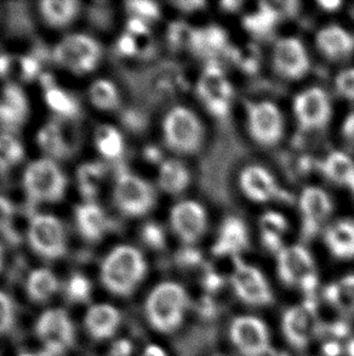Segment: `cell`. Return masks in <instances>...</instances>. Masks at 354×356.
Here are the masks:
<instances>
[{
    "instance_id": "ffe728a7",
    "label": "cell",
    "mask_w": 354,
    "mask_h": 356,
    "mask_svg": "<svg viewBox=\"0 0 354 356\" xmlns=\"http://www.w3.org/2000/svg\"><path fill=\"white\" fill-rule=\"evenodd\" d=\"M317 48L331 61H344L354 53V37L347 29L330 24L317 33Z\"/></svg>"
},
{
    "instance_id": "484cf974",
    "label": "cell",
    "mask_w": 354,
    "mask_h": 356,
    "mask_svg": "<svg viewBox=\"0 0 354 356\" xmlns=\"http://www.w3.org/2000/svg\"><path fill=\"white\" fill-rule=\"evenodd\" d=\"M60 289V281L48 269L33 270L26 282V291L31 300L45 303L53 298Z\"/></svg>"
},
{
    "instance_id": "c3c4849f",
    "label": "cell",
    "mask_w": 354,
    "mask_h": 356,
    "mask_svg": "<svg viewBox=\"0 0 354 356\" xmlns=\"http://www.w3.org/2000/svg\"><path fill=\"white\" fill-rule=\"evenodd\" d=\"M24 72L28 77H33L34 74L38 71V65L34 61L33 58H24L22 63Z\"/></svg>"
},
{
    "instance_id": "7402d4cb",
    "label": "cell",
    "mask_w": 354,
    "mask_h": 356,
    "mask_svg": "<svg viewBox=\"0 0 354 356\" xmlns=\"http://www.w3.org/2000/svg\"><path fill=\"white\" fill-rule=\"evenodd\" d=\"M249 245V234L244 222L239 218L230 217L221 224L219 235L212 247L214 254L219 257L237 255Z\"/></svg>"
},
{
    "instance_id": "f35d334b",
    "label": "cell",
    "mask_w": 354,
    "mask_h": 356,
    "mask_svg": "<svg viewBox=\"0 0 354 356\" xmlns=\"http://www.w3.org/2000/svg\"><path fill=\"white\" fill-rule=\"evenodd\" d=\"M103 167L101 164H84L81 167L78 172V179H79V185L82 188V191L87 197H94L95 196L99 183L103 177Z\"/></svg>"
},
{
    "instance_id": "ba28073f",
    "label": "cell",
    "mask_w": 354,
    "mask_h": 356,
    "mask_svg": "<svg viewBox=\"0 0 354 356\" xmlns=\"http://www.w3.org/2000/svg\"><path fill=\"white\" fill-rule=\"evenodd\" d=\"M115 202L126 216L141 217L154 207L155 191L144 179L133 174H120L115 183Z\"/></svg>"
},
{
    "instance_id": "d6a6232c",
    "label": "cell",
    "mask_w": 354,
    "mask_h": 356,
    "mask_svg": "<svg viewBox=\"0 0 354 356\" xmlns=\"http://www.w3.org/2000/svg\"><path fill=\"white\" fill-rule=\"evenodd\" d=\"M96 145L102 156L107 159H118L124 151V140L119 131L112 127H101L96 134Z\"/></svg>"
},
{
    "instance_id": "cb8c5ba5",
    "label": "cell",
    "mask_w": 354,
    "mask_h": 356,
    "mask_svg": "<svg viewBox=\"0 0 354 356\" xmlns=\"http://www.w3.org/2000/svg\"><path fill=\"white\" fill-rule=\"evenodd\" d=\"M76 218L79 232L89 241L100 240L108 227L106 213L95 203L79 206L76 212Z\"/></svg>"
},
{
    "instance_id": "681fc988",
    "label": "cell",
    "mask_w": 354,
    "mask_h": 356,
    "mask_svg": "<svg viewBox=\"0 0 354 356\" xmlns=\"http://www.w3.org/2000/svg\"><path fill=\"white\" fill-rule=\"evenodd\" d=\"M323 352L326 356H339L341 353V347L337 342L326 343L323 348Z\"/></svg>"
},
{
    "instance_id": "4316f807",
    "label": "cell",
    "mask_w": 354,
    "mask_h": 356,
    "mask_svg": "<svg viewBox=\"0 0 354 356\" xmlns=\"http://www.w3.org/2000/svg\"><path fill=\"white\" fill-rule=\"evenodd\" d=\"M321 169L324 177L337 185L350 186L354 180V161L345 152L334 151L328 154Z\"/></svg>"
},
{
    "instance_id": "7bdbcfd3",
    "label": "cell",
    "mask_w": 354,
    "mask_h": 356,
    "mask_svg": "<svg viewBox=\"0 0 354 356\" xmlns=\"http://www.w3.org/2000/svg\"><path fill=\"white\" fill-rule=\"evenodd\" d=\"M126 6L130 13L135 15V17L142 21L157 19L159 16L158 5L152 1H130Z\"/></svg>"
},
{
    "instance_id": "ee69618b",
    "label": "cell",
    "mask_w": 354,
    "mask_h": 356,
    "mask_svg": "<svg viewBox=\"0 0 354 356\" xmlns=\"http://www.w3.org/2000/svg\"><path fill=\"white\" fill-rule=\"evenodd\" d=\"M142 237L146 241V243L153 248H163L165 245V235H164L163 229L154 222H149L144 227Z\"/></svg>"
},
{
    "instance_id": "44dd1931",
    "label": "cell",
    "mask_w": 354,
    "mask_h": 356,
    "mask_svg": "<svg viewBox=\"0 0 354 356\" xmlns=\"http://www.w3.org/2000/svg\"><path fill=\"white\" fill-rule=\"evenodd\" d=\"M121 315L119 310L110 304H96L87 312L84 325L90 337L96 341H106L113 337L119 330Z\"/></svg>"
},
{
    "instance_id": "5b68a950",
    "label": "cell",
    "mask_w": 354,
    "mask_h": 356,
    "mask_svg": "<svg viewBox=\"0 0 354 356\" xmlns=\"http://www.w3.org/2000/svg\"><path fill=\"white\" fill-rule=\"evenodd\" d=\"M277 271L284 284L300 287L305 293L316 291V264L302 245H287L277 253Z\"/></svg>"
},
{
    "instance_id": "d6986e66",
    "label": "cell",
    "mask_w": 354,
    "mask_h": 356,
    "mask_svg": "<svg viewBox=\"0 0 354 356\" xmlns=\"http://www.w3.org/2000/svg\"><path fill=\"white\" fill-rule=\"evenodd\" d=\"M239 185L245 196L255 202H268L279 195V186L272 173L256 164L240 173Z\"/></svg>"
},
{
    "instance_id": "836d02e7",
    "label": "cell",
    "mask_w": 354,
    "mask_h": 356,
    "mask_svg": "<svg viewBox=\"0 0 354 356\" xmlns=\"http://www.w3.org/2000/svg\"><path fill=\"white\" fill-rule=\"evenodd\" d=\"M91 102L100 110H115L119 106V94L113 83L97 81L90 88Z\"/></svg>"
},
{
    "instance_id": "83f0119b",
    "label": "cell",
    "mask_w": 354,
    "mask_h": 356,
    "mask_svg": "<svg viewBox=\"0 0 354 356\" xmlns=\"http://www.w3.org/2000/svg\"><path fill=\"white\" fill-rule=\"evenodd\" d=\"M81 9L78 1L71 0H48L40 3V11L44 19L53 27H66L72 24Z\"/></svg>"
},
{
    "instance_id": "52a82bcc",
    "label": "cell",
    "mask_w": 354,
    "mask_h": 356,
    "mask_svg": "<svg viewBox=\"0 0 354 356\" xmlns=\"http://www.w3.org/2000/svg\"><path fill=\"white\" fill-rule=\"evenodd\" d=\"M101 56L100 44L84 34L69 35L53 50V58L58 65L79 74L94 71L100 63Z\"/></svg>"
},
{
    "instance_id": "5bb4252c",
    "label": "cell",
    "mask_w": 354,
    "mask_h": 356,
    "mask_svg": "<svg viewBox=\"0 0 354 356\" xmlns=\"http://www.w3.org/2000/svg\"><path fill=\"white\" fill-rule=\"evenodd\" d=\"M301 213L302 234L312 237L321 232L334 212L330 195L323 188L310 186L302 191L298 200Z\"/></svg>"
},
{
    "instance_id": "f6af8a7d",
    "label": "cell",
    "mask_w": 354,
    "mask_h": 356,
    "mask_svg": "<svg viewBox=\"0 0 354 356\" xmlns=\"http://www.w3.org/2000/svg\"><path fill=\"white\" fill-rule=\"evenodd\" d=\"M14 217L12 204L5 197L0 196V230L6 232Z\"/></svg>"
},
{
    "instance_id": "2e32d148",
    "label": "cell",
    "mask_w": 354,
    "mask_h": 356,
    "mask_svg": "<svg viewBox=\"0 0 354 356\" xmlns=\"http://www.w3.org/2000/svg\"><path fill=\"white\" fill-rule=\"evenodd\" d=\"M273 66L282 77L301 79L311 67L310 55L298 38L287 37L278 40L273 49Z\"/></svg>"
},
{
    "instance_id": "11a10c76",
    "label": "cell",
    "mask_w": 354,
    "mask_h": 356,
    "mask_svg": "<svg viewBox=\"0 0 354 356\" xmlns=\"http://www.w3.org/2000/svg\"><path fill=\"white\" fill-rule=\"evenodd\" d=\"M19 356H50L47 352L42 353H24Z\"/></svg>"
},
{
    "instance_id": "603a6c76",
    "label": "cell",
    "mask_w": 354,
    "mask_h": 356,
    "mask_svg": "<svg viewBox=\"0 0 354 356\" xmlns=\"http://www.w3.org/2000/svg\"><path fill=\"white\" fill-rule=\"evenodd\" d=\"M326 247L337 259L354 258V222L341 219L326 227L324 232Z\"/></svg>"
},
{
    "instance_id": "e0dca14e",
    "label": "cell",
    "mask_w": 354,
    "mask_h": 356,
    "mask_svg": "<svg viewBox=\"0 0 354 356\" xmlns=\"http://www.w3.org/2000/svg\"><path fill=\"white\" fill-rule=\"evenodd\" d=\"M282 330L287 342L296 349H305L318 332L316 308L312 302L285 310Z\"/></svg>"
},
{
    "instance_id": "9f6ffc18",
    "label": "cell",
    "mask_w": 354,
    "mask_h": 356,
    "mask_svg": "<svg viewBox=\"0 0 354 356\" xmlns=\"http://www.w3.org/2000/svg\"><path fill=\"white\" fill-rule=\"evenodd\" d=\"M3 265H4V250H3V247L0 245V270L3 268Z\"/></svg>"
},
{
    "instance_id": "30bf717a",
    "label": "cell",
    "mask_w": 354,
    "mask_h": 356,
    "mask_svg": "<svg viewBox=\"0 0 354 356\" xmlns=\"http://www.w3.org/2000/svg\"><path fill=\"white\" fill-rule=\"evenodd\" d=\"M248 130L255 143L271 147L284 135V118L279 107L269 102H255L248 106Z\"/></svg>"
},
{
    "instance_id": "bcb514c9",
    "label": "cell",
    "mask_w": 354,
    "mask_h": 356,
    "mask_svg": "<svg viewBox=\"0 0 354 356\" xmlns=\"http://www.w3.org/2000/svg\"><path fill=\"white\" fill-rule=\"evenodd\" d=\"M118 49H119L120 54L123 55H134L136 53V42L133 38L131 34H126L124 37H121L118 43Z\"/></svg>"
},
{
    "instance_id": "e575fe53",
    "label": "cell",
    "mask_w": 354,
    "mask_h": 356,
    "mask_svg": "<svg viewBox=\"0 0 354 356\" xmlns=\"http://www.w3.org/2000/svg\"><path fill=\"white\" fill-rule=\"evenodd\" d=\"M191 42L198 51L215 53L225 45V32L217 27H209L192 34Z\"/></svg>"
},
{
    "instance_id": "60d3db41",
    "label": "cell",
    "mask_w": 354,
    "mask_h": 356,
    "mask_svg": "<svg viewBox=\"0 0 354 356\" xmlns=\"http://www.w3.org/2000/svg\"><path fill=\"white\" fill-rule=\"evenodd\" d=\"M16 321V308L9 294L0 291V336L11 331Z\"/></svg>"
},
{
    "instance_id": "74e56055",
    "label": "cell",
    "mask_w": 354,
    "mask_h": 356,
    "mask_svg": "<svg viewBox=\"0 0 354 356\" xmlns=\"http://www.w3.org/2000/svg\"><path fill=\"white\" fill-rule=\"evenodd\" d=\"M24 157V149L17 140L10 135H0V172L15 167Z\"/></svg>"
},
{
    "instance_id": "7c38bea8",
    "label": "cell",
    "mask_w": 354,
    "mask_h": 356,
    "mask_svg": "<svg viewBox=\"0 0 354 356\" xmlns=\"http://www.w3.org/2000/svg\"><path fill=\"white\" fill-rule=\"evenodd\" d=\"M230 338L243 356H264L271 352L269 332L261 318H235L230 323Z\"/></svg>"
},
{
    "instance_id": "4fadbf2b",
    "label": "cell",
    "mask_w": 354,
    "mask_h": 356,
    "mask_svg": "<svg viewBox=\"0 0 354 356\" xmlns=\"http://www.w3.org/2000/svg\"><path fill=\"white\" fill-rule=\"evenodd\" d=\"M292 107L297 123L305 130L324 128L331 118L330 99L321 88H310L297 94Z\"/></svg>"
},
{
    "instance_id": "9c48e42d",
    "label": "cell",
    "mask_w": 354,
    "mask_h": 356,
    "mask_svg": "<svg viewBox=\"0 0 354 356\" xmlns=\"http://www.w3.org/2000/svg\"><path fill=\"white\" fill-rule=\"evenodd\" d=\"M29 245L45 259L61 258L67 252V238L62 224L51 216H37L31 222Z\"/></svg>"
},
{
    "instance_id": "b9f144b4",
    "label": "cell",
    "mask_w": 354,
    "mask_h": 356,
    "mask_svg": "<svg viewBox=\"0 0 354 356\" xmlns=\"http://www.w3.org/2000/svg\"><path fill=\"white\" fill-rule=\"evenodd\" d=\"M335 88L339 95L354 102V68L344 70L336 76Z\"/></svg>"
},
{
    "instance_id": "1f68e13d",
    "label": "cell",
    "mask_w": 354,
    "mask_h": 356,
    "mask_svg": "<svg viewBox=\"0 0 354 356\" xmlns=\"http://www.w3.org/2000/svg\"><path fill=\"white\" fill-rule=\"evenodd\" d=\"M326 299L344 313L354 312V275H348L326 289Z\"/></svg>"
},
{
    "instance_id": "7a4b0ae2",
    "label": "cell",
    "mask_w": 354,
    "mask_h": 356,
    "mask_svg": "<svg viewBox=\"0 0 354 356\" xmlns=\"http://www.w3.org/2000/svg\"><path fill=\"white\" fill-rule=\"evenodd\" d=\"M188 305V294L181 284L164 282L149 293L144 303V313L157 332L173 333L183 323Z\"/></svg>"
},
{
    "instance_id": "db71d44e",
    "label": "cell",
    "mask_w": 354,
    "mask_h": 356,
    "mask_svg": "<svg viewBox=\"0 0 354 356\" xmlns=\"http://www.w3.org/2000/svg\"><path fill=\"white\" fill-rule=\"evenodd\" d=\"M347 354L348 356H354V339L347 344Z\"/></svg>"
},
{
    "instance_id": "6da1fadb",
    "label": "cell",
    "mask_w": 354,
    "mask_h": 356,
    "mask_svg": "<svg viewBox=\"0 0 354 356\" xmlns=\"http://www.w3.org/2000/svg\"><path fill=\"white\" fill-rule=\"evenodd\" d=\"M146 274L147 264L144 255L130 245H120L112 250L101 268L102 284L118 297L134 293Z\"/></svg>"
},
{
    "instance_id": "f546056e",
    "label": "cell",
    "mask_w": 354,
    "mask_h": 356,
    "mask_svg": "<svg viewBox=\"0 0 354 356\" xmlns=\"http://www.w3.org/2000/svg\"><path fill=\"white\" fill-rule=\"evenodd\" d=\"M261 237L268 250L278 253L284 248L283 237L287 232V222L280 213L268 212L260 222Z\"/></svg>"
},
{
    "instance_id": "f1b7e54d",
    "label": "cell",
    "mask_w": 354,
    "mask_h": 356,
    "mask_svg": "<svg viewBox=\"0 0 354 356\" xmlns=\"http://www.w3.org/2000/svg\"><path fill=\"white\" fill-rule=\"evenodd\" d=\"M27 113V102L19 88L9 86L5 88L3 100L0 102V120L8 125L22 123Z\"/></svg>"
},
{
    "instance_id": "f907efd6",
    "label": "cell",
    "mask_w": 354,
    "mask_h": 356,
    "mask_svg": "<svg viewBox=\"0 0 354 356\" xmlns=\"http://www.w3.org/2000/svg\"><path fill=\"white\" fill-rule=\"evenodd\" d=\"M141 356H168V354L165 353L163 348L158 346H149L144 349Z\"/></svg>"
},
{
    "instance_id": "9a60e30c",
    "label": "cell",
    "mask_w": 354,
    "mask_h": 356,
    "mask_svg": "<svg viewBox=\"0 0 354 356\" xmlns=\"http://www.w3.org/2000/svg\"><path fill=\"white\" fill-rule=\"evenodd\" d=\"M196 92L206 108L216 117H225L230 111L233 89L224 72L209 66L199 78Z\"/></svg>"
},
{
    "instance_id": "8992f818",
    "label": "cell",
    "mask_w": 354,
    "mask_h": 356,
    "mask_svg": "<svg viewBox=\"0 0 354 356\" xmlns=\"http://www.w3.org/2000/svg\"><path fill=\"white\" fill-rule=\"evenodd\" d=\"M35 334L50 356L62 355L76 342V330L62 309H49L35 323Z\"/></svg>"
},
{
    "instance_id": "f5cc1de1",
    "label": "cell",
    "mask_w": 354,
    "mask_h": 356,
    "mask_svg": "<svg viewBox=\"0 0 354 356\" xmlns=\"http://www.w3.org/2000/svg\"><path fill=\"white\" fill-rule=\"evenodd\" d=\"M319 5H321L323 9L332 11V10H336L339 6H341V3L340 1H321Z\"/></svg>"
},
{
    "instance_id": "816d5d0a",
    "label": "cell",
    "mask_w": 354,
    "mask_h": 356,
    "mask_svg": "<svg viewBox=\"0 0 354 356\" xmlns=\"http://www.w3.org/2000/svg\"><path fill=\"white\" fill-rule=\"evenodd\" d=\"M330 332L335 334L336 337H344L348 333V327L346 326L345 323H336L331 326Z\"/></svg>"
},
{
    "instance_id": "4dcf8cb0",
    "label": "cell",
    "mask_w": 354,
    "mask_h": 356,
    "mask_svg": "<svg viewBox=\"0 0 354 356\" xmlns=\"http://www.w3.org/2000/svg\"><path fill=\"white\" fill-rule=\"evenodd\" d=\"M39 144L42 149L53 157H66L72 152V145L68 143L67 134L62 125L50 123L39 133Z\"/></svg>"
},
{
    "instance_id": "d590c367",
    "label": "cell",
    "mask_w": 354,
    "mask_h": 356,
    "mask_svg": "<svg viewBox=\"0 0 354 356\" xmlns=\"http://www.w3.org/2000/svg\"><path fill=\"white\" fill-rule=\"evenodd\" d=\"M45 100L48 102L50 108L58 113L60 116L72 118L79 113L78 102L69 94L58 88H49L45 92Z\"/></svg>"
},
{
    "instance_id": "ab89813d",
    "label": "cell",
    "mask_w": 354,
    "mask_h": 356,
    "mask_svg": "<svg viewBox=\"0 0 354 356\" xmlns=\"http://www.w3.org/2000/svg\"><path fill=\"white\" fill-rule=\"evenodd\" d=\"M91 284L83 275H74L66 286V294L73 303H83L90 297Z\"/></svg>"
},
{
    "instance_id": "7dc6e473",
    "label": "cell",
    "mask_w": 354,
    "mask_h": 356,
    "mask_svg": "<svg viewBox=\"0 0 354 356\" xmlns=\"http://www.w3.org/2000/svg\"><path fill=\"white\" fill-rule=\"evenodd\" d=\"M342 133L345 139L350 143V144L354 145V112H352L348 117L346 118L342 125Z\"/></svg>"
},
{
    "instance_id": "3957f363",
    "label": "cell",
    "mask_w": 354,
    "mask_h": 356,
    "mask_svg": "<svg viewBox=\"0 0 354 356\" xmlns=\"http://www.w3.org/2000/svg\"><path fill=\"white\" fill-rule=\"evenodd\" d=\"M24 186L32 202H58L65 195L67 179L55 162L39 159L26 169Z\"/></svg>"
},
{
    "instance_id": "8fae6325",
    "label": "cell",
    "mask_w": 354,
    "mask_h": 356,
    "mask_svg": "<svg viewBox=\"0 0 354 356\" xmlns=\"http://www.w3.org/2000/svg\"><path fill=\"white\" fill-rule=\"evenodd\" d=\"M230 282L237 297L244 303L264 307L273 302L272 289L264 274L239 258H235V271Z\"/></svg>"
},
{
    "instance_id": "8d00e7d4",
    "label": "cell",
    "mask_w": 354,
    "mask_h": 356,
    "mask_svg": "<svg viewBox=\"0 0 354 356\" xmlns=\"http://www.w3.org/2000/svg\"><path fill=\"white\" fill-rule=\"evenodd\" d=\"M278 21L277 10L271 5L261 4V9L244 19L245 27L256 34L268 33Z\"/></svg>"
},
{
    "instance_id": "ac0fdd59",
    "label": "cell",
    "mask_w": 354,
    "mask_h": 356,
    "mask_svg": "<svg viewBox=\"0 0 354 356\" xmlns=\"http://www.w3.org/2000/svg\"><path fill=\"white\" fill-rule=\"evenodd\" d=\"M170 224L176 236L187 245L204 236L208 227V214L201 203L181 201L171 209Z\"/></svg>"
},
{
    "instance_id": "277c9868",
    "label": "cell",
    "mask_w": 354,
    "mask_h": 356,
    "mask_svg": "<svg viewBox=\"0 0 354 356\" xmlns=\"http://www.w3.org/2000/svg\"><path fill=\"white\" fill-rule=\"evenodd\" d=\"M165 143L177 154H191L201 149L204 129L194 112L186 107H175L164 118Z\"/></svg>"
},
{
    "instance_id": "6f0895ef",
    "label": "cell",
    "mask_w": 354,
    "mask_h": 356,
    "mask_svg": "<svg viewBox=\"0 0 354 356\" xmlns=\"http://www.w3.org/2000/svg\"><path fill=\"white\" fill-rule=\"evenodd\" d=\"M348 188H350L351 190H352V193H353L354 195V180L353 181H352V183L350 184V186H348Z\"/></svg>"
},
{
    "instance_id": "d4e9b609",
    "label": "cell",
    "mask_w": 354,
    "mask_h": 356,
    "mask_svg": "<svg viewBox=\"0 0 354 356\" xmlns=\"http://www.w3.org/2000/svg\"><path fill=\"white\" fill-rule=\"evenodd\" d=\"M189 183L191 173L186 165L180 161L169 159L160 165L158 184L164 193L180 195L186 191Z\"/></svg>"
}]
</instances>
